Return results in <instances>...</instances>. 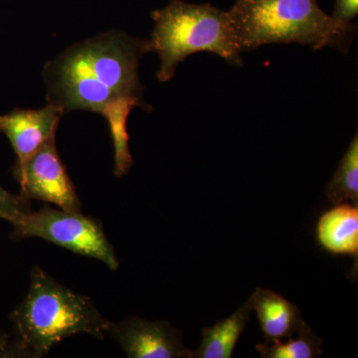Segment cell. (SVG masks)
I'll return each mask as SVG.
<instances>
[{"mask_svg": "<svg viewBox=\"0 0 358 358\" xmlns=\"http://www.w3.org/2000/svg\"><path fill=\"white\" fill-rule=\"evenodd\" d=\"M64 115L60 108L50 103L39 110L17 108L0 115V133L8 138L17 157L14 169L24 166L45 143L56 136Z\"/></svg>", "mask_w": 358, "mask_h": 358, "instance_id": "cell-8", "label": "cell"}, {"mask_svg": "<svg viewBox=\"0 0 358 358\" xmlns=\"http://www.w3.org/2000/svg\"><path fill=\"white\" fill-rule=\"evenodd\" d=\"M56 136L41 148L13 173L27 200L36 199L57 205L65 210L81 212L82 202L74 183L56 148Z\"/></svg>", "mask_w": 358, "mask_h": 358, "instance_id": "cell-6", "label": "cell"}, {"mask_svg": "<svg viewBox=\"0 0 358 358\" xmlns=\"http://www.w3.org/2000/svg\"><path fill=\"white\" fill-rule=\"evenodd\" d=\"M327 199L334 204L352 201L358 205V138L355 134L348 152L326 187Z\"/></svg>", "mask_w": 358, "mask_h": 358, "instance_id": "cell-12", "label": "cell"}, {"mask_svg": "<svg viewBox=\"0 0 358 358\" xmlns=\"http://www.w3.org/2000/svg\"><path fill=\"white\" fill-rule=\"evenodd\" d=\"M23 357L14 341L6 336H0V358Z\"/></svg>", "mask_w": 358, "mask_h": 358, "instance_id": "cell-16", "label": "cell"}, {"mask_svg": "<svg viewBox=\"0 0 358 358\" xmlns=\"http://www.w3.org/2000/svg\"><path fill=\"white\" fill-rule=\"evenodd\" d=\"M107 336L115 339L129 358H192L182 334L167 322L127 317L109 322Z\"/></svg>", "mask_w": 358, "mask_h": 358, "instance_id": "cell-7", "label": "cell"}, {"mask_svg": "<svg viewBox=\"0 0 358 358\" xmlns=\"http://www.w3.org/2000/svg\"><path fill=\"white\" fill-rule=\"evenodd\" d=\"M152 18L155 28L147 48L148 52L159 54L157 78L160 82L169 81L179 63L197 52H212L231 65H243L241 50L226 11L210 3L171 0L164 8L152 11Z\"/></svg>", "mask_w": 358, "mask_h": 358, "instance_id": "cell-4", "label": "cell"}, {"mask_svg": "<svg viewBox=\"0 0 358 358\" xmlns=\"http://www.w3.org/2000/svg\"><path fill=\"white\" fill-rule=\"evenodd\" d=\"M322 339L310 327L284 341H266L256 345L263 358H315L322 355Z\"/></svg>", "mask_w": 358, "mask_h": 358, "instance_id": "cell-13", "label": "cell"}, {"mask_svg": "<svg viewBox=\"0 0 358 358\" xmlns=\"http://www.w3.org/2000/svg\"><path fill=\"white\" fill-rule=\"evenodd\" d=\"M252 312L249 301H245L227 319L210 327L202 329V341L199 350L192 352L195 358H230Z\"/></svg>", "mask_w": 358, "mask_h": 358, "instance_id": "cell-11", "label": "cell"}, {"mask_svg": "<svg viewBox=\"0 0 358 358\" xmlns=\"http://www.w3.org/2000/svg\"><path fill=\"white\" fill-rule=\"evenodd\" d=\"M14 343L23 357H46L52 348L76 334H89L103 341L109 320L89 296L55 281L38 266L32 268L24 300L10 315Z\"/></svg>", "mask_w": 358, "mask_h": 358, "instance_id": "cell-2", "label": "cell"}, {"mask_svg": "<svg viewBox=\"0 0 358 358\" xmlns=\"http://www.w3.org/2000/svg\"><path fill=\"white\" fill-rule=\"evenodd\" d=\"M358 14V0H336L334 13V20L350 24Z\"/></svg>", "mask_w": 358, "mask_h": 358, "instance_id": "cell-15", "label": "cell"}, {"mask_svg": "<svg viewBox=\"0 0 358 358\" xmlns=\"http://www.w3.org/2000/svg\"><path fill=\"white\" fill-rule=\"evenodd\" d=\"M14 240L38 237L71 252L101 261L110 270L119 268V261L102 225L82 212L44 207L28 212L13 224Z\"/></svg>", "mask_w": 358, "mask_h": 358, "instance_id": "cell-5", "label": "cell"}, {"mask_svg": "<svg viewBox=\"0 0 358 358\" xmlns=\"http://www.w3.org/2000/svg\"><path fill=\"white\" fill-rule=\"evenodd\" d=\"M317 241L329 253L358 254V205L336 204L320 216L317 227Z\"/></svg>", "mask_w": 358, "mask_h": 358, "instance_id": "cell-10", "label": "cell"}, {"mask_svg": "<svg viewBox=\"0 0 358 358\" xmlns=\"http://www.w3.org/2000/svg\"><path fill=\"white\" fill-rule=\"evenodd\" d=\"M147 52V41L115 29L72 45L45 65L47 102L64 114L98 113L110 129L127 124L131 109L150 108L138 76Z\"/></svg>", "mask_w": 358, "mask_h": 358, "instance_id": "cell-1", "label": "cell"}, {"mask_svg": "<svg viewBox=\"0 0 358 358\" xmlns=\"http://www.w3.org/2000/svg\"><path fill=\"white\" fill-rule=\"evenodd\" d=\"M241 52L271 43L343 48L355 26L334 20L317 0H236L229 11Z\"/></svg>", "mask_w": 358, "mask_h": 358, "instance_id": "cell-3", "label": "cell"}, {"mask_svg": "<svg viewBox=\"0 0 358 358\" xmlns=\"http://www.w3.org/2000/svg\"><path fill=\"white\" fill-rule=\"evenodd\" d=\"M30 211L29 200L21 194L8 192L0 186V219L13 225Z\"/></svg>", "mask_w": 358, "mask_h": 358, "instance_id": "cell-14", "label": "cell"}, {"mask_svg": "<svg viewBox=\"0 0 358 358\" xmlns=\"http://www.w3.org/2000/svg\"><path fill=\"white\" fill-rule=\"evenodd\" d=\"M256 313L266 341H284L293 338L308 327L300 308L270 289H257L249 298Z\"/></svg>", "mask_w": 358, "mask_h": 358, "instance_id": "cell-9", "label": "cell"}]
</instances>
